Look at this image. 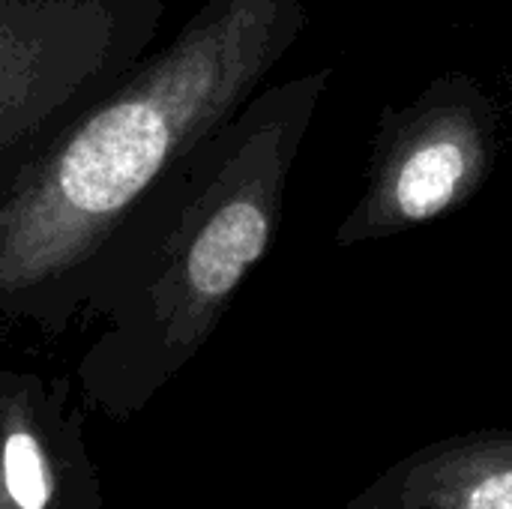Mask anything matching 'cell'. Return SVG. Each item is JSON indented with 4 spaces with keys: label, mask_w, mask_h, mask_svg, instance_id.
<instances>
[{
    "label": "cell",
    "mask_w": 512,
    "mask_h": 509,
    "mask_svg": "<svg viewBox=\"0 0 512 509\" xmlns=\"http://www.w3.org/2000/svg\"><path fill=\"white\" fill-rule=\"evenodd\" d=\"M306 24L303 0H201L87 108L0 207V324L60 336L84 321L132 219L264 87Z\"/></svg>",
    "instance_id": "6da1fadb"
},
{
    "label": "cell",
    "mask_w": 512,
    "mask_h": 509,
    "mask_svg": "<svg viewBox=\"0 0 512 509\" xmlns=\"http://www.w3.org/2000/svg\"><path fill=\"white\" fill-rule=\"evenodd\" d=\"M345 509H512V432L480 429L417 447Z\"/></svg>",
    "instance_id": "8992f818"
},
{
    "label": "cell",
    "mask_w": 512,
    "mask_h": 509,
    "mask_svg": "<svg viewBox=\"0 0 512 509\" xmlns=\"http://www.w3.org/2000/svg\"><path fill=\"white\" fill-rule=\"evenodd\" d=\"M168 0H0V207L150 51Z\"/></svg>",
    "instance_id": "3957f363"
},
{
    "label": "cell",
    "mask_w": 512,
    "mask_h": 509,
    "mask_svg": "<svg viewBox=\"0 0 512 509\" xmlns=\"http://www.w3.org/2000/svg\"><path fill=\"white\" fill-rule=\"evenodd\" d=\"M330 78L324 66L261 87L132 219L84 312L102 321L75 369L87 408L135 417L207 345L276 240L288 177Z\"/></svg>",
    "instance_id": "7a4b0ae2"
},
{
    "label": "cell",
    "mask_w": 512,
    "mask_h": 509,
    "mask_svg": "<svg viewBox=\"0 0 512 509\" xmlns=\"http://www.w3.org/2000/svg\"><path fill=\"white\" fill-rule=\"evenodd\" d=\"M501 144L495 99L465 72L438 75L408 105H387L366 189L339 222L336 246H363L468 207L492 177Z\"/></svg>",
    "instance_id": "277c9868"
},
{
    "label": "cell",
    "mask_w": 512,
    "mask_h": 509,
    "mask_svg": "<svg viewBox=\"0 0 512 509\" xmlns=\"http://www.w3.org/2000/svg\"><path fill=\"white\" fill-rule=\"evenodd\" d=\"M0 509H102L72 378L0 366Z\"/></svg>",
    "instance_id": "5b68a950"
}]
</instances>
